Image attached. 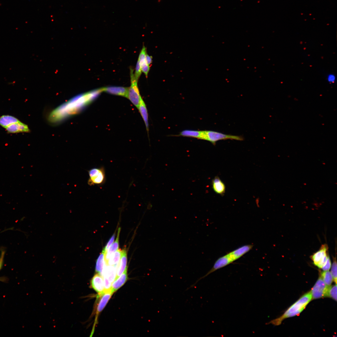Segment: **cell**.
<instances>
[{"mask_svg":"<svg viewBox=\"0 0 337 337\" xmlns=\"http://www.w3.org/2000/svg\"><path fill=\"white\" fill-rule=\"evenodd\" d=\"M212 187L216 193L222 196L225 192L226 186L224 183L217 176H216L212 180Z\"/></svg>","mask_w":337,"mask_h":337,"instance_id":"14","label":"cell"},{"mask_svg":"<svg viewBox=\"0 0 337 337\" xmlns=\"http://www.w3.org/2000/svg\"><path fill=\"white\" fill-rule=\"evenodd\" d=\"M5 129L8 133H28L30 131L28 125L20 121L12 124Z\"/></svg>","mask_w":337,"mask_h":337,"instance_id":"11","label":"cell"},{"mask_svg":"<svg viewBox=\"0 0 337 337\" xmlns=\"http://www.w3.org/2000/svg\"><path fill=\"white\" fill-rule=\"evenodd\" d=\"M120 257V262H119L117 264L116 278L120 276L125 270L127 269V252L125 249H124L122 250Z\"/></svg>","mask_w":337,"mask_h":337,"instance_id":"13","label":"cell"},{"mask_svg":"<svg viewBox=\"0 0 337 337\" xmlns=\"http://www.w3.org/2000/svg\"><path fill=\"white\" fill-rule=\"evenodd\" d=\"M326 297L331 298L337 300V285L329 286L326 293Z\"/></svg>","mask_w":337,"mask_h":337,"instance_id":"24","label":"cell"},{"mask_svg":"<svg viewBox=\"0 0 337 337\" xmlns=\"http://www.w3.org/2000/svg\"><path fill=\"white\" fill-rule=\"evenodd\" d=\"M122 250L118 249L113 253L110 257L106 265L116 266L120 261L121 255Z\"/></svg>","mask_w":337,"mask_h":337,"instance_id":"22","label":"cell"},{"mask_svg":"<svg viewBox=\"0 0 337 337\" xmlns=\"http://www.w3.org/2000/svg\"><path fill=\"white\" fill-rule=\"evenodd\" d=\"M19 121L16 117L10 115H3L0 117V125L4 128L12 124Z\"/></svg>","mask_w":337,"mask_h":337,"instance_id":"19","label":"cell"},{"mask_svg":"<svg viewBox=\"0 0 337 337\" xmlns=\"http://www.w3.org/2000/svg\"><path fill=\"white\" fill-rule=\"evenodd\" d=\"M105 261V252L102 250L97 260L95 268L96 272L101 275L104 268Z\"/></svg>","mask_w":337,"mask_h":337,"instance_id":"21","label":"cell"},{"mask_svg":"<svg viewBox=\"0 0 337 337\" xmlns=\"http://www.w3.org/2000/svg\"><path fill=\"white\" fill-rule=\"evenodd\" d=\"M131 85L128 89L127 98L137 108L142 98L138 86V80L134 77L133 69L130 68Z\"/></svg>","mask_w":337,"mask_h":337,"instance_id":"5","label":"cell"},{"mask_svg":"<svg viewBox=\"0 0 337 337\" xmlns=\"http://www.w3.org/2000/svg\"><path fill=\"white\" fill-rule=\"evenodd\" d=\"M145 60L149 66L152 62V57L151 56H149L147 53H146L145 57Z\"/></svg>","mask_w":337,"mask_h":337,"instance_id":"32","label":"cell"},{"mask_svg":"<svg viewBox=\"0 0 337 337\" xmlns=\"http://www.w3.org/2000/svg\"><path fill=\"white\" fill-rule=\"evenodd\" d=\"M253 246L251 244L243 245L219 257L216 261L211 269L205 275L198 279L190 287H194L199 281L211 273L237 260L252 249Z\"/></svg>","mask_w":337,"mask_h":337,"instance_id":"2","label":"cell"},{"mask_svg":"<svg viewBox=\"0 0 337 337\" xmlns=\"http://www.w3.org/2000/svg\"><path fill=\"white\" fill-rule=\"evenodd\" d=\"M102 273L103 277L107 279L111 283L115 280L116 277V266L106 265Z\"/></svg>","mask_w":337,"mask_h":337,"instance_id":"15","label":"cell"},{"mask_svg":"<svg viewBox=\"0 0 337 337\" xmlns=\"http://www.w3.org/2000/svg\"><path fill=\"white\" fill-rule=\"evenodd\" d=\"M328 250L327 245H323L319 251L311 256V258L314 264L318 268H321L325 263L329 256Z\"/></svg>","mask_w":337,"mask_h":337,"instance_id":"7","label":"cell"},{"mask_svg":"<svg viewBox=\"0 0 337 337\" xmlns=\"http://www.w3.org/2000/svg\"><path fill=\"white\" fill-rule=\"evenodd\" d=\"M115 236V232L113 235L111 237L108 241L105 247L103 248V251L105 252V254L106 252L108 249L111 245L112 244L113 242Z\"/></svg>","mask_w":337,"mask_h":337,"instance_id":"27","label":"cell"},{"mask_svg":"<svg viewBox=\"0 0 337 337\" xmlns=\"http://www.w3.org/2000/svg\"><path fill=\"white\" fill-rule=\"evenodd\" d=\"M89 179L88 181L90 185H101L106 180L105 170L104 167L94 168L88 171Z\"/></svg>","mask_w":337,"mask_h":337,"instance_id":"6","label":"cell"},{"mask_svg":"<svg viewBox=\"0 0 337 337\" xmlns=\"http://www.w3.org/2000/svg\"><path fill=\"white\" fill-rule=\"evenodd\" d=\"M90 286L100 295L105 291L104 281L101 275L97 273L92 277L90 281Z\"/></svg>","mask_w":337,"mask_h":337,"instance_id":"9","label":"cell"},{"mask_svg":"<svg viewBox=\"0 0 337 337\" xmlns=\"http://www.w3.org/2000/svg\"><path fill=\"white\" fill-rule=\"evenodd\" d=\"M336 80L335 76L332 74H330L327 76V80L330 83H334Z\"/></svg>","mask_w":337,"mask_h":337,"instance_id":"31","label":"cell"},{"mask_svg":"<svg viewBox=\"0 0 337 337\" xmlns=\"http://www.w3.org/2000/svg\"><path fill=\"white\" fill-rule=\"evenodd\" d=\"M141 68L142 71L144 73L146 77H147L150 69L149 66L147 64L141 66Z\"/></svg>","mask_w":337,"mask_h":337,"instance_id":"30","label":"cell"},{"mask_svg":"<svg viewBox=\"0 0 337 337\" xmlns=\"http://www.w3.org/2000/svg\"><path fill=\"white\" fill-rule=\"evenodd\" d=\"M142 72L140 65L139 60L137 62L135 69V73L134 74V77L138 80Z\"/></svg>","mask_w":337,"mask_h":337,"instance_id":"26","label":"cell"},{"mask_svg":"<svg viewBox=\"0 0 337 337\" xmlns=\"http://www.w3.org/2000/svg\"><path fill=\"white\" fill-rule=\"evenodd\" d=\"M4 252H2L0 256V269L2 267Z\"/></svg>","mask_w":337,"mask_h":337,"instance_id":"33","label":"cell"},{"mask_svg":"<svg viewBox=\"0 0 337 337\" xmlns=\"http://www.w3.org/2000/svg\"><path fill=\"white\" fill-rule=\"evenodd\" d=\"M138 108L144 121L146 130L148 133L149 126L148 112L146 104L142 98L140 100Z\"/></svg>","mask_w":337,"mask_h":337,"instance_id":"17","label":"cell"},{"mask_svg":"<svg viewBox=\"0 0 337 337\" xmlns=\"http://www.w3.org/2000/svg\"><path fill=\"white\" fill-rule=\"evenodd\" d=\"M102 92L100 88L79 95L72 98L51 114L49 120L56 123L80 112Z\"/></svg>","mask_w":337,"mask_h":337,"instance_id":"1","label":"cell"},{"mask_svg":"<svg viewBox=\"0 0 337 337\" xmlns=\"http://www.w3.org/2000/svg\"><path fill=\"white\" fill-rule=\"evenodd\" d=\"M127 269L119 276L115 278L111 285V290L114 293L123 286L128 279Z\"/></svg>","mask_w":337,"mask_h":337,"instance_id":"16","label":"cell"},{"mask_svg":"<svg viewBox=\"0 0 337 337\" xmlns=\"http://www.w3.org/2000/svg\"><path fill=\"white\" fill-rule=\"evenodd\" d=\"M120 231V228L119 227L118 230L117 237L115 241L112 245H111L109 249H108L106 252L105 254V263L107 262L111 255L119 248V238Z\"/></svg>","mask_w":337,"mask_h":337,"instance_id":"18","label":"cell"},{"mask_svg":"<svg viewBox=\"0 0 337 337\" xmlns=\"http://www.w3.org/2000/svg\"><path fill=\"white\" fill-rule=\"evenodd\" d=\"M200 139L208 141L215 145L217 141L227 139L243 140L244 139L240 136L227 134L211 130L202 131Z\"/></svg>","mask_w":337,"mask_h":337,"instance_id":"4","label":"cell"},{"mask_svg":"<svg viewBox=\"0 0 337 337\" xmlns=\"http://www.w3.org/2000/svg\"><path fill=\"white\" fill-rule=\"evenodd\" d=\"M331 273L332 276L333 280L335 283L336 284L337 283V262L336 258H335L334 260L332 263L331 271Z\"/></svg>","mask_w":337,"mask_h":337,"instance_id":"25","label":"cell"},{"mask_svg":"<svg viewBox=\"0 0 337 337\" xmlns=\"http://www.w3.org/2000/svg\"><path fill=\"white\" fill-rule=\"evenodd\" d=\"M104 284V287L105 291H108L111 290V283L107 279L103 277Z\"/></svg>","mask_w":337,"mask_h":337,"instance_id":"29","label":"cell"},{"mask_svg":"<svg viewBox=\"0 0 337 337\" xmlns=\"http://www.w3.org/2000/svg\"><path fill=\"white\" fill-rule=\"evenodd\" d=\"M312 299L311 291L304 294L291 306L281 317L271 321L269 324L277 325L285 319L299 314Z\"/></svg>","mask_w":337,"mask_h":337,"instance_id":"3","label":"cell"},{"mask_svg":"<svg viewBox=\"0 0 337 337\" xmlns=\"http://www.w3.org/2000/svg\"><path fill=\"white\" fill-rule=\"evenodd\" d=\"M331 266V261L329 256L324 265L321 268L323 271H328Z\"/></svg>","mask_w":337,"mask_h":337,"instance_id":"28","label":"cell"},{"mask_svg":"<svg viewBox=\"0 0 337 337\" xmlns=\"http://www.w3.org/2000/svg\"><path fill=\"white\" fill-rule=\"evenodd\" d=\"M321 277L325 284L327 286H330L331 284L333 279L331 274L328 271H324L321 274Z\"/></svg>","mask_w":337,"mask_h":337,"instance_id":"23","label":"cell"},{"mask_svg":"<svg viewBox=\"0 0 337 337\" xmlns=\"http://www.w3.org/2000/svg\"><path fill=\"white\" fill-rule=\"evenodd\" d=\"M202 131L193 130H184L181 132L177 136L185 137L197 138L200 139Z\"/></svg>","mask_w":337,"mask_h":337,"instance_id":"20","label":"cell"},{"mask_svg":"<svg viewBox=\"0 0 337 337\" xmlns=\"http://www.w3.org/2000/svg\"><path fill=\"white\" fill-rule=\"evenodd\" d=\"M128 88L120 86H108L102 88V91L127 98Z\"/></svg>","mask_w":337,"mask_h":337,"instance_id":"12","label":"cell"},{"mask_svg":"<svg viewBox=\"0 0 337 337\" xmlns=\"http://www.w3.org/2000/svg\"><path fill=\"white\" fill-rule=\"evenodd\" d=\"M113 293L111 290L105 291L102 295L98 296L99 299L98 302L96 309V318L104 308Z\"/></svg>","mask_w":337,"mask_h":337,"instance_id":"10","label":"cell"},{"mask_svg":"<svg viewBox=\"0 0 337 337\" xmlns=\"http://www.w3.org/2000/svg\"><path fill=\"white\" fill-rule=\"evenodd\" d=\"M328 287L324 283L321 277H320L310 291L312 299H317L326 297Z\"/></svg>","mask_w":337,"mask_h":337,"instance_id":"8","label":"cell"}]
</instances>
